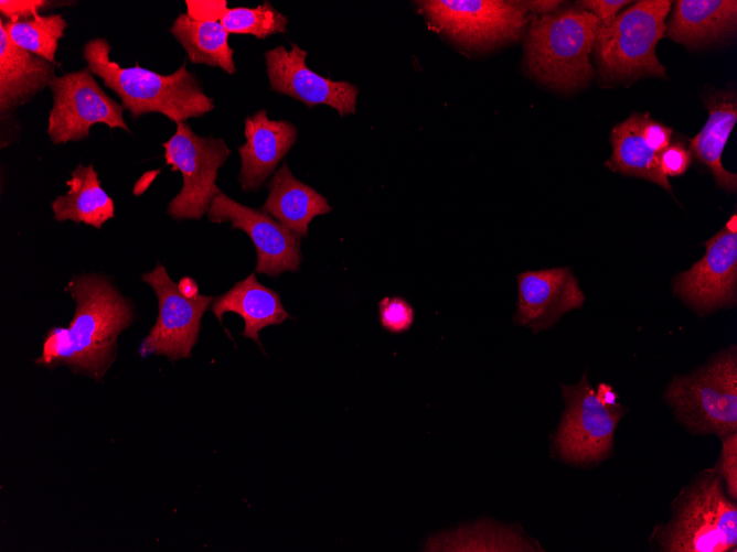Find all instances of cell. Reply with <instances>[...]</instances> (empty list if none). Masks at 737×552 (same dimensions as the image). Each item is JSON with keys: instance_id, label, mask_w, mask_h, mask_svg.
Here are the masks:
<instances>
[{"instance_id": "3", "label": "cell", "mask_w": 737, "mask_h": 552, "mask_svg": "<svg viewBox=\"0 0 737 552\" xmlns=\"http://www.w3.org/2000/svg\"><path fill=\"white\" fill-rule=\"evenodd\" d=\"M653 540L665 552L736 551V499L716 468L703 469L681 490L669 522L654 529Z\"/></svg>"}, {"instance_id": "8", "label": "cell", "mask_w": 737, "mask_h": 552, "mask_svg": "<svg viewBox=\"0 0 737 552\" xmlns=\"http://www.w3.org/2000/svg\"><path fill=\"white\" fill-rule=\"evenodd\" d=\"M562 390L565 412L554 436L556 452L570 464L599 462L612 447L624 409L601 402L586 374L576 385H562Z\"/></svg>"}, {"instance_id": "21", "label": "cell", "mask_w": 737, "mask_h": 552, "mask_svg": "<svg viewBox=\"0 0 737 552\" xmlns=\"http://www.w3.org/2000/svg\"><path fill=\"white\" fill-rule=\"evenodd\" d=\"M709 116L701 132L690 140L692 154L708 166L717 185L736 192L737 175L727 171L722 154L737 120L736 94L718 91L705 100Z\"/></svg>"}, {"instance_id": "24", "label": "cell", "mask_w": 737, "mask_h": 552, "mask_svg": "<svg viewBox=\"0 0 737 552\" xmlns=\"http://www.w3.org/2000/svg\"><path fill=\"white\" fill-rule=\"evenodd\" d=\"M610 141L613 151L610 160L606 162L610 170L645 178L671 191V184L658 164L659 153L652 150L642 137L641 113L631 115L615 126Z\"/></svg>"}, {"instance_id": "7", "label": "cell", "mask_w": 737, "mask_h": 552, "mask_svg": "<svg viewBox=\"0 0 737 552\" xmlns=\"http://www.w3.org/2000/svg\"><path fill=\"white\" fill-rule=\"evenodd\" d=\"M172 137L162 143L171 171L182 175V188L169 203L167 214L173 219H201L221 192L216 185L220 167L231 150L223 139L197 136L185 121L175 122Z\"/></svg>"}, {"instance_id": "18", "label": "cell", "mask_w": 737, "mask_h": 552, "mask_svg": "<svg viewBox=\"0 0 737 552\" xmlns=\"http://www.w3.org/2000/svg\"><path fill=\"white\" fill-rule=\"evenodd\" d=\"M211 311L220 323L227 312L238 314L245 323L242 335L260 347L259 332L266 326L282 324L290 317L278 292L259 283L255 273L217 296Z\"/></svg>"}, {"instance_id": "36", "label": "cell", "mask_w": 737, "mask_h": 552, "mask_svg": "<svg viewBox=\"0 0 737 552\" xmlns=\"http://www.w3.org/2000/svg\"><path fill=\"white\" fill-rule=\"evenodd\" d=\"M179 291L188 299H194L200 295L199 285L191 277H183L178 283Z\"/></svg>"}, {"instance_id": "15", "label": "cell", "mask_w": 737, "mask_h": 552, "mask_svg": "<svg viewBox=\"0 0 737 552\" xmlns=\"http://www.w3.org/2000/svg\"><path fill=\"white\" fill-rule=\"evenodd\" d=\"M517 307L513 321L533 333L551 328L567 312L583 306L585 295L568 267L517 274Z\"/></svg>"}, {"instance_id": "9", "label": "cell", "mask_w": 737, "mask_h": 552, "mask_svg": "<svg viewBox=\"0 0 737 552\" xmlns=\"http://www.w3.org/2000/svg\"><path fill=\"white\" fill-rule=\"evenodd\" d=\"M49 88L53 105L47 136L53 144L86 139L95 123L130 133L124 119L125 108L104 91L87 66L55 76Z\"/></svg>"}, {"instance_id": "20", "label": "cell", "mask_w": 737, "mask_h": 552, "mask_svg": "<svg viewBox=\"0 0 737 552\" xmlns=\"http://www.w3.org/2000/svg\"><path fill=\"white\" fill-rule=\"evenodd\" d=\"M736 21L735 0H679L666 35L684 45L698 46L735 33Z\"/></svg>"}, {"instance_id": "10", "label": "cell", "mask_w": 737, "mask_h": 552, "mask_svg": "<svg viewBox=\"0 0 737 552\" xmlns=\"http://www.w3.org/2000/svg\"><path fill=\"white\" fill-rule=\"evenodd\" d=\"M418 4L436 28L472 48L494 47L515 40L526 22L523 2L431 0Z\"/></svg>"}, {"instance_id": "31", "label": "cell", "mask_w": 737, "mask_h": 552, "mask_svg": "<svg viewBox=\"0 0 737 552\" xmlns=\"http://www.w3.org/2000/svg\"><path fill=\"white\" fill-rule=\"evenodd\" d=\"M186 14L195 21L221 22L227 11L226 0H186Z\"/></svg>"}, {"instance_id": "5", "label": "cell", "mask_w": 737, "mask_h": 552, "mask_svg": "<svg viewBox=\"0 0 737 552\" xmlns=\"http://www.w3.org/2000/svg\"><path fill=\"white\" fill-rule=\"evenodd\" d=\"M675 418L695 434L719 437L737 431V356L733 346L665 391Z\"/></svg>"}, {"instance_id": "16", "label": "cell", "mask_w": 737, "mask_h": 552, "mask_svg": "<svg viewBox=\"0 0 737 552\" xmlns=\"http://www.w3.org/2000/svg\"><path fill=\"white\" fill-rule=\"evenodd\" d=\"M245 143L241 155L238 182L244 192H257L297 141L298 130L289 121L271 120L266 109L245 119Z\"/></svg>"}, {"instance_id": "17", "label": "cell", "mask_w": 737, "mask_h": 552, "mask_svg": "<svg viewBox=\"0 0 737 552\" xmlns=\"http://www.w3.org/2000/svg\"><path fill=\"white\" fill-rule=\"evenodd\" d=\"M54 63L15 45L0 22V111L2 119L50 86Z\"/></svg>"}, {"instance_id": "2", "label": "cell", "mask_w": 737, "mask_h": 552, "mask_svg": "<svg viewBox=\"0 0 737 552\" xmlns=\"http://www.w3.org/2000/svg\"><path fill=\"white\" fill-rule=\"evenodd\" d=\"M110 50L106 39L94 37L84 45L83 56L92 73L118 95L132 118L159 112L178 122L214 109L213 99L186 69L185 61L175 72L162 75L138 64L122 67L110 58Z\"/></svg>"}, {"instance_id": "35", "label": "cell", "mask_w": 737, "mask_h": 552, "mask_svg": "<svg viewBox=\"0 0 737 552\" xmlns=\"http://www.w3.org/2000/svg\"><path fill=\"white\" fill-rule=\"evenodd\" d=\"M560 1H525L523 2L524 7L535 13L549 14L553 13L560 4Z\"/></svg>"}, {"instance_id": "4", "label": "cell", "mask_w": 737, "mask_h": 552, "mask_svg": "<svg viewBox=\"0 0 737 552\" xmlns=\"http://www.w3.org/2000/svg\"><path fill=\"white\" fill-rule=\"evenodd\" d=\"M598 29V19L587 10L567 9L536 19L525 45L528 71L562 90L587 84L594 75L589 55Z\"/></svg>"}, {"instance_id": "28", "label": "cell", "mask_w": 737, "mask_h": 552, "mask_svg": "<svg viewBox=\"0 0 737 552\" xmlns=\"http://www.w3.org/2000/svg\"><path fill=\"white\" fill-rule=\"evenodd\" d=\"M380 322L384 329L399 334L408 331L415 318L413 306L400 296H385L378 302Z\"/></svg>"}, {"instance_id": "33", "label": "cell", "mask_w": 737, "mask_h": 552, "mask_svg": "<svg viewBox=\"0 0 737 552\" xmlns=\"http://www.w3.org/2000/svg\"><path fill=\"white\" fill-rule=\"evenodd\" d=\"M641 133L649 147L660 153L670 144L672 129L653 120L647 112L641 113Z\"/></svg>"}, {"instance_id": "29", "label": "cell", "mask_w": 737, "mask_h": 552, "mask_svg": "<svg viewBox=\"0 0 737 552\" xmlns=\"http://www.w3.org/2000/svg\"><path fill=\"white\" fill-rule=\"evenodd\" d=\"M722 451L716 469L720 475L726 493L733 499L737 497V433L733 432L720 437Z\"/></svg>"}, {"instance_id": "22", "label": "cell", "mask_w": 737, "mask_h": 552, "mask_svg": "<svg viewBox=\"0 0 737 552\" xmlns=\"http://www.w3.org/2000/svg\"><path fill=\"white\" fill-rule=\"evenodd\" d=\"M68 191L57 196L51 208L57 221L72 220L99 229L115 215L111 197L100 186L93 164H78L66 181Z\"/></svg>"}, {"instance_id": "1", "label": "cell", "mask_w": 737, "mask_h": 552, "mask_svg": "<svg viewBox=\"0 0 737 552\" xmlns=\"http://www.w3.org/2000/svg\"><path fill=\"white\" fill-rule=\"evenodd\" d=\"M66 291L76 310L68 327H52L34 362L53 369L66 366L100 381L116 358L118 336L133 321L132 302L104 274H78Z\"/></svg>"}, {"instance_id": "32", "label": "cell", "mask_w": 737, "mask_h": 552, "mask_svg": "<svg viewBox=\"0 0 737 552\" xmlns=\"http://www.w3.org/2000/svg\"><path fill=\"white\" fill-rule=\"evenodd\" d=\"M47 4L45 0H1L0 12L7 21H22L38 15Z\"/></svg>"}, {"instance_id": "25", "label": "cell", "mask_w": 737, "mask_h": 552, "mask_svg": "<svg viewBox=\"0 0 737 552\" xmlns=\"http://www.w3.org/2000/svg\"><path fill=\"white\" fill-rule=\"evenodd\" d=\"M193 64L220 67L227 74L236 72L228 32L221 22L195 21L180 13L170 28Z\"/></svg>"}, {"instance_id": "19", "label": "cell", "mask_w": 737, "mask_h": 552, "mask_svg": "<svg viewBox=\"0 0 737 552\" xmlns=\"http://www.w3.org/2000/svg\"><path fill=\"white\" fill-rule=\"evenodd\" d=\"M268 196L259 208L300 237L308 236L310 221L331 210L328 199L296 178L287 163L267 183Z\"/></svg>"}, {"instance_id": "23", "label": "cell", "mask_w": 737, "mask_h": 552, "mask_svg": "<svg viewBox=\"0 0 737 552\" xmlns=\"http://www.w3.org/2000/svg\"><path fill=\"white\" fill-rule=\"evenodd\" d=\"M425 551H543L535 540L514 527L483 519L453 531L438 533L425 544Z\"/></svg>"}, {"instance_id": "26", "label": "cell", "mask_w": 737, "mask_h": 552, "mask_svg": "<svg viewBox=\"0 0 737 552\" xmlns=\"http://www.w3.org/2000/svg\"><path fill=\"white\" fill-rule=\"evenodd\" d=\"M9 39L19 47L55 63L58 41L67 26L62 14H38L22 21H0Z\"/></svg>"}, {"instance_id": "12", "label": "cell", "mask_w": 737, "mask_h": 552, "mask_svg": "<svg viewBox=\"0 0 737 552\" xmlns=\"http://www.w3.org/2000/svg\"><path fill=\"white\" fill-rule=\"evenodd\" d=\"M206 214L212 223H228L232 229H241L249 236L257 253L256 273L276 278L282 272L299 270L301 237L269 214L243 205L222 191L213 198Z\"/></svg>"}, {"instance_id": "14", "label": "cell", "mask_w": 737, "mask_h": 552, "mask_svg": "<svg viewBox=\"0 0 737 552\" xmlns=\"http://www.w3.org/2000/svg\"><path fill=\"white\" fill-rule=\"evenodd\" d=\"M307 51L295 43L291 50L278 45L265 52L270 89L292 97L309 108L328 105L341 117L355 112L359 88L348 82H335L310 69Z\"/></svg>"}, {"instance_id": "11", "label": "cell", "mask_w": 737, "mask_h": 552, "mask_svg": "<svg viewBox=\"0 0 737 552\" xmlns=\"http://www.w3.org/2000/svg\"><path fill=\"white\" fill-rule=\"evenodd\" d=\"M141 281L154 290L159 313L139 345L140 356L163 355L171 361L190 357L199 338L202 316L215 297L202 294L185 297L160 263L143 273Z\"/></svg>"}, {"instance_id": "27", "label": "cell", "mask_w": 737, "mask_h": 552, "mask_svg": "<svg viewBox=\"0 0 737 552\" xmlns=\"http://www.w3.org/2000/svg\"><path fill=\"white\" fill-rule=\"evenodd\" d=\"M221 23L228 33L250 34L264 40L269 35L286 32L288 18L265 1L256 8L227 9Z\"/></svg>"}, {"instance_id": "13", "label": "cell", "mask_w": 737, "mask_h": 552, "mask_svg": "<svg viewBox=\"0 0 737 552\" xmlns=\"http://www.w3.org/2000/svg\"><path fill=\"white\" fill-rule=\"evenodd\" d=\"M706 253L675 277L674 293L698 313L736 302L737 232L722 228L705 241Z\"/></svg>"}, {"instance_id": "34", "label": "cell", "mask_w": 737, "mask_h": 552, "mask_svg": "<svg viewBox=\"0 0 737 552\" xmlns=\"http://www.w3.org/2000/svg\"><path fill=\"white\" fill-rule=\"evenodd\" d=\"M630 2L624 0H586L579 3L598 19L600 25H606L618 15L621 8Z\"/></svg>"}, {"instance_id": "38", "label": "cell", "mask_w": 737, "mask_h": 552, "mask_svg": "<svg viewBox=\"0 0 737 552\" xmlns=\"http://www.w3.org/2000/svg\"><path fill=\"white\" fill-rule=\"evenodd\" d=\"M725 227L730 231L737 232L736 215H733V217L727 221Z\"/></svg>"}, {"instance_id": "30", "label": "cell", "mask_w": 737, "mask_h": 552, "mask_svg": "<svg viewBox=\"0 0 737 552\" xmlns=\"http://www.w3.org/2000/svg\"><path fill=\"white\" fill-rule=\"evenodd\" d=\"M658 164L666 177L682 175L691 164V153L680 142L670 143L658 154Z\"/></svg>"}, {"instance_id": "6", "label": "cell", "mask_w": 737, "mask_h": 552, "mask_svg": "<svg viewBox=\"0 0 737 552\" xmlns=\"http://www.w3.org/2000/svg\"><path fill=\"white\" fill-rule=\"evenodd\" d=\"M671 3L642 0L618 13L610 23L599 24L594 48L604 74L612 78L665 77L655 46L666 30Z\"/></svg>"}, {"instance_id": "37", "label": "cell", "mask_w": 737, "mask_h": 552, "mask_svg": "<svg viewBox=\"0 0 737 552\" xmlns=\"http://www.w3.org/2000/svg\"><path fill=\"white\" fill-rule=\"evenodd\" d=\"M597 397L606 404H617L618 394L607 383H600L596 391Z\"/></svg>"}]
</instances>
